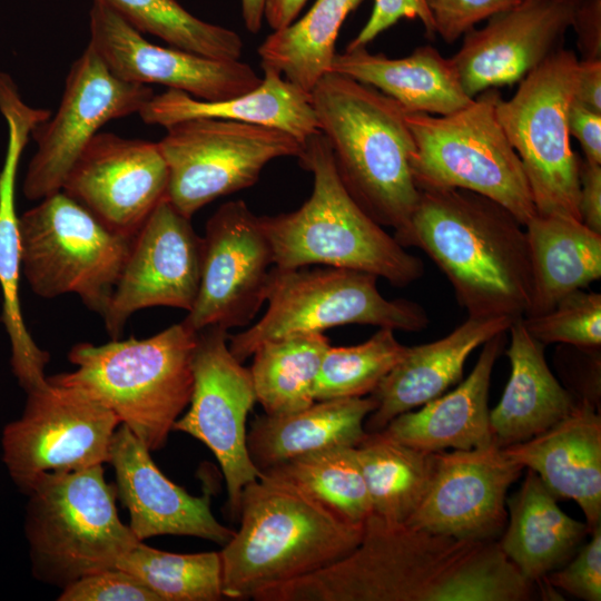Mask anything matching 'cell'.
<instances>
[{
    "mask_svg": "<svg viewBox=\"0 0 601 601\" xmlns=\"http://www.w3.org/2000/svg\"><path fill=\"white\" fill-rule=\"evenodd\" d=\"M544 593L496 540H463L371 515L338 561L276 587L275 601H529Z\"/></svg>",
    "mask_w": 601,
    "mask_h": 601,
    "instance_id": "1",
    "label": "cell"
},
{
    "mask_svg": "<svg viewBox=\"0 0 601 601\" xmlns=\"http://www.w3.org/2000/svg\"><path fill=\"white\" fill-rule=\"evenodd\" d=\"M394 238L436 264L469 316L528 313L533 279L525 228L496 201L459 188L421 189Z\"/></svg>",
    "mask_w": 601,
    "mask_h": 601,
    "instance_id": "2",
    "label": "cell"
},
{
    "mask_svg": "<svg viewBox=\"0 0 601 601\" xmlns=\"http://www.w3.org/2000/svg\"><path fill=\"white\" fill-rule=\"evenodd\" d=\"M240 525L219 551L223 594L255 600L352 552L364 525L346 522L294 486L260 474L242 492Z\"/></svg>",
    "mask_w": 601,
    "mask_h": 601,
    "instance_id": "3",
    "label": "cell"
},
{
    "mask_svg": "<svg viewBox=\"0 0 601 601\" xmlns=\"http://www.w3.org/2000/svg\"><path fill=\"white\" fill-rule=\"evenodd\" d=\"M309 96L347 193L374 221L402 229L420 197L406 111L376 88L332 71Z\"/></svg>",
    "mask_w": 601,
    "mask_h": 601,
    "instance_id": "4",
    "label": "cell"
},
{
    "mask_svg": "<svg viewBox=\"0 0 601 601\" xmlns=\"http://www.w3.org/2000/svg\"><path fill=\"white\" fill-rule=\"evenodd\" d=\"M314 178L309 198L296 210L259 216L274 266H331L365 272L403 287L424 273L421 258L410 254L374 221L344 187L331 146L319 131L297 157Z\"/></svg>",
    "mask_w": 601,
    "mask_h": 601,
    "instance_id": "5",
    "label": "cell"
},
{
    "mask_svg": "<svg viewBox=\"0 0 601 601\" xmlns=\"http://www.w3.org/2000/svg\"><path fill=\"white\" fill-rule=\"evenodd\" d=\"M197 335L180 322L147 338L78 343L68 353L76 370L47 380L87 393L157 451L189 405Z\"/></svg>",
    "mask_w": 601,
    "mask_h": 601,
    "instance_id": "6",
    "label": "cell"
},
{
    "mask_svg": "<svg viewBox=\"0 0 601 601\" xmlns=\"http://www.w3.org/2000/svg\"><path fill=\"white\" fill-rule=\"evenodd\" d=\"M23 532L32 575L61 590L77 580L116 568L140 540L117 512L115 483L104 466L48 472L32 484Z\"/></svg>",
    "mask_w": 601,
    "mask_h": 601,
    "instance_id": "7",
    "label": "cell"
},
{
    "mask_svg": "<svg viewBox=\"0 0 601 601\" xmlns=\"http://www.w3.org/2000/svg\"><path fill=\"white\" fill-rule=\"evenodd\" d=\"M497 88L449 115L406 112L415 149L410 158L418 190L459 188L487 197L523 226L535 215L519 156L496 117Z\"/></svg>",
    "mask_w": 601,
    "mask_h": 601,
    "instance_id": "8",
    "label": "cell"
},
{
    "mask_svg": "<svg viewBox=\"0 0 601 601\" xmlns=\"http://www.w3.org/2000/svg\"><path fill=\"white\" fill-rule=\"evenodd\" d=\"M375 275L341 267L270 268L264 316L253 326L228 335L230 353L244 362L264 342L294 334L323 333L346 324L393 331L427 327L426 311L405 298L387 299Z\"/></svg>",
    "mask_w": 601,
    "mask_h": 601,
    "instance_id": "9",
    "label": "cell"
},
{
    "mask_svg": "<svg viewBox=\"0 0 601 601\" xmlns=\"http://www.w3.org/2000/svg\"><path fill=\"white\" fill-rule=\"evenodd\" d=\"M21 269L42 298L78 295L102 316L132 237L116 233L62 190L19 216Z\"/></svg>",
    "mask_w": 601,
    "mask_h": 601,
    "instance_id": "10",
    "label": "cell"
},
{
    "mask_svg": "<svg viewBox=\"0 0 601 601\" xmlns=\"http://www.w3.org/2000/svg\"><path fill=\"white\" fill-rule=\"evenodd\" d=\"M578 69L575 52L558 49L520 81L509 100L500 98L496 117L520 158L536 214L581 220L580 157L566 122Z\"/></svg>",
    "mask_w": 601,
    "mask_h": 601,
    "instance_id": "11",
    "label": "cell"
},
{
    "mask_svg": "<svg viewBox=\"0 0 601 601\" xmlns=\"http://www.w3.org/2000/svg\"><path fill=\"white\" fill-rule=\"evenodd\" d=\"M158 141L169 174L167 199L191 217L219 197L253 186L265 166L298 157L303 144L286 131L217 118H194L166 128Z\"/></svg>",
    "mask_w": 601,
    "mask_h": 601,
    "instance_id": "12",
    "label": "cell"
},
{
    "mask_svg": "<svg viewBox=\"0 0 601 601\" xmlns=\"http://www.w3.org/2000/svg\"><path fill=\"white\" fill-rule=\"evenodd\" d=\"M22 414L4 425L2 462L24 495L48 472L80 471L109 462L120 425L108 407L71 386L47 383L26 393Z\"/></svg>",
    "mask_w": 601,
    "mask_h": 601,
    "instance_id": "13",
    "label": "cell"
},
{
    "mask_svg": "<svg viewBox=\"0 0 601 601\" xmlns=\"http://www.w3.org/2000/svg\"><path fill=\"white\" fill-rule=\"evenodd\" d=\"M154 95L150 86L117 78L88 45L70 66L57 111L31 131L37 149L23 180L26 198L41 200L60 191L98 130L138 114Z\"/></svg>",
    "mask_w": 601,
    "mask_h": 601,
    "instance_id": "14",
    "label": "cell"
},
{
    "mask_svg": "<svg viewBox=\"0 0 601 601\" xmlns=\"http://www.w3.org/2000/svg\"><path fill=\"white\" fill-rule=\"evenodd\" d=\"M228 335L219 327L198 332L193 393L174 431L197 439L215 455L226 482L227 509L236 518L243 489L260 472L246 443V421L256 402L252 376L249 368L230 353Z\"/></svg>",
    "mask_w": 601,
    "mask_h": 601,
    "instance_id": "15",
    "label": "cell"
},
{
    "mask_svg": "<svg viewBox=\"0 0 601 601\" xmlns=\"http://www.w3.org/2000/svg\"><path fill=\"white\" fill-rule=\"evenodd\" d=\"M272 265L259 216L244 200L223 204L207 220L197 297L181 322L195 332L246 326L266 300Z\"/></svg>",
    "mask_w": 601,
    "mask_h": 601,
    "instance_id": "16",
    "label": "cell"
},
{
    "mask_svg": "<svg viewBox=\"0 0 601 601\" xmlns=\"http://www.w3.org/2000/svg\"><path fill=\"white\" fill-rule=\"evenodd\" d=\"M200 258L201 237L166 198L134 235L101 316L111 339L119 338L130 316L144 308L189 312L199 288Z\"/></svg>",
    "mask_w": 601,
    "mask_h": 601,
    "instance_id": "17",
    "label": "cell"
},
{
    "mask_svg": "<svg viewBox=\"0 0 601 601\" xmlns=\"http://www.w3.org/2000/svg\"><path fill=\"white\" fill-rule=\"evenodd\" d=\"M89 46L119 79L161 85L205 101L246 93L262 81L239 60H219L148 41L101 0L89 11Z\"/></svg>",
    "mask_w": 601,
    "mask_h": 601,
    "instance_id": "18",
    "label": "cell"
},
{
    "mask_svg": "<svg viewBox=\"0 0 601 601\" xmlns=\"http://www.w3.org/2000/svg\"><path fill=\"white\" fill-rule=\"evenodd\" d=\"M168 180L158 141L98 132L61 190L111 230L134 236L167 198Z\"/></svg>",
    "mask_w": 601,
    "mask_h": 601,
    "instance_id": "19",
    "label": "cell"
},
{
    "mask_svg": "<svg viewBox=\"0 0 601 601\" xmlns=\"http://www.w3.org/2000/svg\"><path fill=\"white\" fill-rule=\"evenodd\" d=\"M523 470L493 442L436 452L427 491L405 524L456 539L496 540L508 522V490Z\"/></svg>",
    "mask_w": 601,
    "mask_h": 601,
    "instance_id": "20",
    "label": "cell"
},
{
    "mask_svg": "<svg viewBox=\"0 0 601 601\" xmlns=\"http://www.w3.org/2000/svg\"><path fill=\"white\" fill-rule=\"evenodd\" d=\"M581 0H520L463 36L451 57L465 93L521 81L562 48Z\"/></svg>",
    "mask_w": 601,
    "mask_h": 601,
    "instance_id": "21",
    "label": "cell"
},
{
    "mask_svg": "<svg viewBox=\"0 0 601 601\" xmlns=\"http://www.w3.org/2000/svg\"><path fill=\"white\" fill-rule=\"evenodd\" d=\"M108 463L115 470L117 499L138 540L188 535L224 545L235 533L217 521L208 495H190L165 476L149 449L124 424L112 436Z\"/></svg>",
    "mask_w": 601,
    "mask_h": 601,
    "instance_id": "22",
    "label": "cell"
},
{
    "mask_svg": "<svg viewBox=\"0 0 601 601\" xmlns=\"http://www.w3.org/2000/svg\"><path fill=\"white\" fill-rule=\"evenodd\" d=\"M0 111L8 125L7 151L0 171L1 322L10 341L12 374L27 393L47 383L45 368L50 354L33 341L20 304L19 283L22 269L16 180L19 160L31 138V131L49 118L50 110L30 107L19 92L8 91L0 96Z\"/></svg>",
    "mask_w": 601,
    "mask_h": 601,
    "instance_id": "23",
    "label": "cell"
},
{
    "mask_svg": "<svg viewBox=\"0 0 601 601\" xmlns=\"http://www.w3.org/2000/svg\"><path fill=\"white\" fill-rule=\"evenodd\" d=\"M501 449L535 472L558 500H573L589 534L601 525V417L590 396L577 400L571 413L546 431Z\"/></svg>",
    "mask_w": 601,
    "mask_h": 601,
    "instance_id": "24",
    "label": "cell"
},
{
    "mask_svg": "<svg viewBox=\"0 0 601 601\" xmlns=\"http://www.w3.org/2000/svg\"><path fill=\"white\" fill-rule=\"evenodd\" d=\"M514 318H469L446 336L407 346L403 357L370 394L375 410L366 417V433H376L397 415L415 410L443 395L463 375L470 354L493 336L508 332Z\"/></svg>",
    "mask_w": 601,
    "mask_h": 601,
    "instance_id": "25",
    "label": "cell"
},
{
    "mask_svg": "<svg viewBox=\"0 0 601 601\" xmlns=\"http://www.w3.org/2000/svg\"><path fill=\"white\" fill-rule=\"evenodd\" d=\"M505 333L493 336L482 345L473 371L453 391L416 411L397 415L380 432L427 453L472 450L492 443L489 407L491 375L506 343Z\"/></svg>",
    "mask_w": 601,
    "mask_h": 601,
    "instance_id": "26",
    "label": "cell"
},
{
    "mask_svg": "<svg viewBox=\"0 0 601 601\" xmlns=\"http://www.w3.org/2000/svg\"><path fill=\"white\" fill-rule=\"evenodd\" d=\"M523 316L509 328L510 378L490 410L492 442L499 447L521 443L552 427L573 410L577 398L548 366L544 345L524 327Z\"/></svg>",
    "mask_w": 601,
    "mask_h": 601,
    "instance_id": "27",
    "label": "cell"
},
{
    "mask_svg": "<svg viewBox=\"0 0 601 601\" xmlns=\"http://www.w3.org/2000/svg\"><path fill=\"white\" fill-rule=\"evenodd\" d=\"M264 78L255 89L226 100L205 101L168 89L154 95L138 112L145 124L165 128L194 118H217L276 128L304 144L319 132L309 93L263 68Z\"/></svg>",
    "mask_w": 601,
    "mask_h": 601,
    "instance_id": "28",
    "label": "cell"
},
{
    "mask_svg": "<svg viewBox=\"0 0 601 601\" xmlns=\"http://www.w3.org/2000/svg\"><path fill=\"white\" fill-rule=\"evenodd\" d=\"M509 521L499 544L530 582L553 597L546 577L563 565L589 534L585 522L572 519L558 505L538 474L526 469L520 489L506 497Z\"/></svg>",
    "mask_w": 601,
    "mask_h": 601,
    "instance_id": "29",
    "label": "cell"
},
{
    "mask_svg": "<svg viewBox=\"0 0 601 601\" xmlns=\"http://www.w3.org/2000/svg\"><path fill=\"white\" fill-rule=\"evenodd\" d=\"M371 396L315 401L289 414L257 416L246 443L262 473L295 457L332 447H355L367 435L364 423L375 410Z\"/></svg>",
    "mask_w": 601,
    "mask_h": 601,
    "instance_id": "30",
    "label": "cell"
},
{
    "mask_svg": "<svg viewBox=\"0 0 601 601\" xmlns=\"http://www.w3.org/2000/svg\"><path fill=\"white\" fill-rule=\"evenodd\" d=\"M331 71L376 88L406 112L443 116L473 100L463 90L451 58L428 45L397 59L372 55L366 48L346 49L335 55Z\"/></svg>",
    "mask_w": 601,
    "mask_h": 601,
    "instance_id": "31",
    "label": "cell"
},
{
    "mask_svg": "<svg viewBox=\"0 0 601 601\" xmlns=\"http://www.w3.org/2000/svg\"><path fill=\"white\" fill-rule=\"evenodd\" d=\"M533 292L528 313L552 309L568 294L601 277V234L573 217L536 214L525 226Z\"/></svg>",
    "mask_w": 601,
    "mask_h": 601,
    "instance_id": "32",
    "label": "cell"
},
{
    "mask_svg": "<svg viewBox=\"0 0 601 601\" xmlns=\"http://www.w3.org/2000/svg\"><path fill=\"white\" fill-rule=\"evenodd\" d=\"M364 0H316L299 20L273 30L258 47L262 68L311 93L331 71L335 43L347 16Z\"/></svg>",
    "mask_w": 601,
    "mask_h": 601,
    "instance_id": "33",
    "label": "cell"
},
{
    "mask_svg": "<svg viewBox=\"0 0 601 601\" xmlns=\"http://www.w3.org/2000/svg\"><path fill=\"white\" fill-rule=\"evenodd\" d=\"M372 505V515L402 525L423 500L434 469V453L393 440L383 432L367 433L355 446Z\"/></svg>",
    "mask_w": 601,
    "mask_h": 601,
    "instance_id": "34",
    "label": "cell"
},
{
    "mask_svg": "<svg viewBox=\"0 0 601 601\" xmlns=\"http://www.w3.org/2000/svg\"><path fill=\"white\" fill-rule=\"evenodd\" d=\"M329 346L324 333H306L266 341L254 351L249 372L265 414H289L315 402V381Z\"/></svg>",
    "mask_w": 601,
    "mask_h": 601,
    "instance_id": "35",
    "label": "cell"
},
{
    "mask_svg": "<svg viewBox=\"0 0 601 601\" xmlns=\"http://www.w3.org/2000/svg\"><path fill=\"white\" fill-rule=\"evenodd\" d=\"M260 474L283 481L339 519L364 525L372 505L355 447L305 454Z\"/></svg>",
    "mask_w": 601,
    "mask_h": 601,
    "instance_id": "36",
    "label": "cell"
},
{
    "mask_svg": "<svg viewBox=\"0 0 601 601\" xmlns=\"http://www.w3.org/2000/svg\"><path fill=\"white\" fill-rule=\"evenodd\" d=\"M116 568L140 579L160 601L223 600V569L216 551L179 554L140 541L124 554Z\"/></svg>",
    "mask_w": 601,
    "mask_h": 601,
    "instance_id": "37",
    "label": "cell"
},
{
    "mask_svg": "<svg viewBox=\"0 0 601 601\" xmlns=\"http://www.w3.org/2000/svg\"><path fill=\"white\" fill-rule=\"evenodd\" d=\"M130 26L170 47L219 60H239L243 40L231 29L204 21L177 0H101Z\"/></svg>",
    "mask_w": 601,
    "mask_h": 601,
    "instance_id": "38",
    "label": "cell"
},
{
    "mask_svg": "<svg viewBox=\"0 0 601 601\" xmlns=\"http://www.w3.org/2000/svg\"><path fill=\"white\" fill-rule=\"evenodd\" d=\"M391 328L381 327L353 346H329L314 385L315 401L370 395L406 351Z\"/></svg>",
    "mask_w": 601,
    "mask_h": 601,
    "instance_id": "39",
    "label": "cell"
},
{
    "mask_svg": "<svg viewBox=\"0 0 601 601\" xmlns=\"http://www.w3.org/2000/svg\"><path fill=\"white\" fill-rule=\"evenodd\" d=\"M526 331L543 345L561 343L583 349L601 345V294L578 289L546 313L523 316Z\"/></svg>",
    "mask_w": 601,
    "mask_h": 601,
    "instance_id": "40",
    "label": "cell"
},
{
    "mask_svg": "<svg viewBox=\"0 0 601 601\" xmlns=\"http://www.w3.org/2000/svg\"><path fill=\"white\" fill-rule=\"evenodd\" d=\"M59 601H160L140 579L119 568L86 575L61 590Z\"/></svg>",
    "mask_w": 601,
    "mask_h": 601,
    "instance_id": "41",
    "label": "cell"
},
{
    "mask_svg": "<svg viewBox=\"0 0 601 601\" xmlns=\"http://www.w3.org/2000/svg\"><path fill=\"white\" fill-rule=\"evenodd\" d=\"M564 568L551 572L545 582L584 601L601 600V525Z\"/></svg>",
    "mask_w": 601,
    "mask_h": 601,
    "instance_id": "42",
    "label": "cell"
},
{
    "mask_svg": "<svg viewBox=\"0 0 601 601\" xmlns=\"http://www.w3.org/2000/svg\"><path fill=\"white\" fill-rule=\"evenodd\" d=\"M431 12L435 35L453 43L469 30L511 8L520 0H425Z\"/></svg>",
    "mask_w": 601,
    "mask_h": 601,
    "instance_id": "43",
    "label": "cell"
},
{
    "mask_svg": "<svg viewBox=\"0 0 601 601\" xmlns=\"http://www.w3.org/2000/svg\"><path fill=\"white\" fill-rule=\"evenodd\" d=\"M404 18H417L426 35L434 37L433 19L425 0H374L368 20L346 49L366 48L377 36Z\"/></svg>",
    "mask_w": 601,
    "mask_h": 601,
    "instance_id": "44",
    "label": "cell"
},
{
    "mask_svg": "<svg viewBox=\"0 0 601 601\" xmlns=\"http://www.w3.org/2000/svg\"><path fill=\"white\" fill-rule=\"evenodd\" d=\"M579 60H601V0H581L572 20Z\"/></svg>",
    "mask_w": 601,
    "mask_h": 601,
    "instance_id": "45",
    "label": "cell"
},
{
    "mask_svg": "<svg viewBox=\"0 0 601 601\" xmlns=\"http://www.w3.org/2000/svg\"><path fill=\"white\" fill-rule=\"evenodd\" d=\"M568 130L584 154V159L601 165V114H597L572 99L568 109Z\"/></svg>",
    "mask_w": 601,
    "mask_h": 601,
    "instance_id": "46",
    "label": "cell"
},
{
    "mask_svg": "<svg viewBox=\"0 0 601 601\" xmlns=\"http://www.w3.org/2000/svg\"><path fill=\"white\" fill-rule=\"evenodd\" d=\"M579 178L581 221L601 234V165L580 158Z\"/></svg>",
    "mask_w": 601,
    "mask_h": 601,
    "instance_id": "47",
    "label": "cell"
},
{
    "mask_svg": "<svg viewBox=\"0 0 601 601\" xmlns=\"http://www.w3.org/2000/svg\"><path fill=\"white\" fill-rule=\"evenodd\" d=\"M573 99L583 107L601 114V60H579Z\"/></svg>",
    "mask_w": 601,
    "mask_h": 601,
    "instance_id": "48",
    "label": "cell"
},
{
    "mask_svg": "<svg viewBox=\"0 0 601 601\" xmlns=\"http://www.w3.org/2000/svg\"><path fill=\"white\" fill-rule=\"evenodd\" d=\"M307 0H266L264 19L272 30L284 28L296 20Z\"/></svg>",
    "mask_w": 601,
    "mask_h": 601,
    "instance_id": "49",
    "label": "cell"
},
{
    "mask_svg": "<svg viewBox=\"0 0 601 601\" xmlns=\"http://www.w3.org/2000/svg\"><path fill=\"white\" fill-rule=\"evenodd\" d=\"M266 0H240L242 16L246 29L257 33L264 20Z\"/></svg>",
    "mask_w": 601,
    "mask_h": 601,
    "instance_id": "50",
    "label": "cell"
}]
</instances>
